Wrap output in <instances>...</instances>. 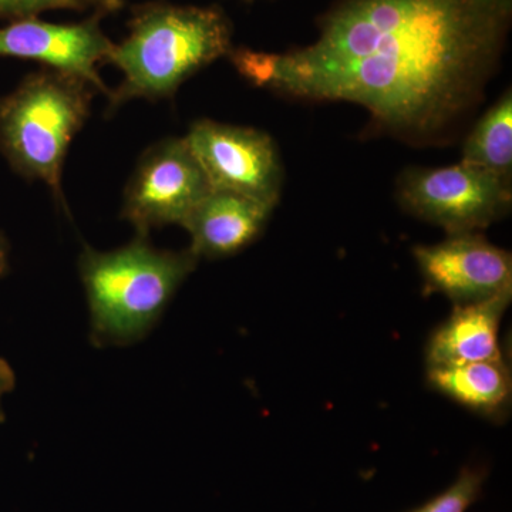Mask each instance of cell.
I'll use <instances>...</instances> for the list:
<instances>
[{
    "instance_id": "cell-1",
    "label": "cell",
    "mask_w": 512,
    "mask_h": 512,
    "mask_svg": "<svg viewBox=\"0 0 512 512\" xmlns=\"http://www.w3.org/2000/svg\"><path fill=\"white\" fill-rule=\"evenodd\" d=\"M512 0H338L315 42L275 53L269 89L346 101L409 143H431L471 113L507 45Z\"/></svg>"
},
{
    "instance_id": "cell-2",
    "label": "cell",
    "mask_w": 512,
    "mask_h": 512,
    "mask_svg": "<svg viewBox=\"0 0 512 512\" xmlns=\"http://www.w3.org/2000/svg\"><path fill=\"white\" fill-rule=\"evenodd\" d=\"M232 23L218 6L147 2L133 8L128 35L109 62L123 73L111 106L173 96L192 74L229 55Z\"/></svg>"
},
{
    "instance_id": "cell-3",
    "label": "cell",
    "mask_w": 512,
    "mask_h": 512,
    "mask_svg": "<svg viewBox=\"0 0 512 512\" xmlns=\"http://www.w3.org/2000/svg\"><path fill=\"white\" fill-rule=\"evenodd\" d=\"M200 259L190 249L160 251L138 237L111 252L86 248L80 275L97 345H128L153 329Z\"/></svg>"
},
{
    "instance_id": "cell-4",
    "label": "cell",
    "mask_w": 512,
    "mask_h": 512,
    "mask_svg": "<svg viewBox=\"0 0 512 512\" xmlns=\"http://www.w3.org/2000/svg\"><path fill=\"white\" fill-rule=\"evenodd\" d=\"M93 94L89 83L52 70L30 74L0 99V151L16 173L43 181L60 200L67 150Z\"/></svg>"
},
{
    "instance_id": "cell-5",
    "label": "cell",
    "mask_w": 512,
    "mask_h": 512,
    "mask_svg": "<svg viewBox=\"0 0 512 512\" xmlns=\"http://www.w3.org/2000/svg\"><path fill=\"white\" fill-rule=\"evenodd\" d=\"M397 200L420 220L448 235L480 232L511 210L512 181L460 161L447 167L404 170Z\"/></svg>"
},
{
    "instance_id": "cell-6",
    "label": "cell",
    "mask_w": 512,
    "mask_h": 512,
    "mask_svg": "<svg viewBox=\"0 0 512 512\" xmlns=\"http://www.w3.org/2000/svg\"><path fill=\"white\" fill-rule=\"evenodd\" d=\"M184 138L212 190L235 192L276 207L284 170L278 148L268 133L198 120Z\"/></svg>"
},
{
    "instance_id": "cell-7",
    "label": "cell",
    "mask_w": 512,
    "mask_h": 512,
    "mask_svg": "<svg viewBox=\"0 0 512 512\" xmlns=\"http://www.w3.org/2000/svg\"><path fill=\"white\" fill-rule=\"evenodd\" d=\"M211 190L185 138H167L141 157L124 192L121 215L147 237L151 228L183 224Z\"/></svg>"
},
{
    "instance_id": "cell-8",
    "label": "cell",
    "mask_w": 512,
    "mask_h": 512,
    "mask_svg": "<svg viewBox=\"0 0 512 512\" xmlns=\"http://www.w3.org/2000/svg\"><path fill=\"white\" fill-rule=\"evenodd\" d=\"M413 255L426 295L441 293L454 305H467L512 292L511 252L495 247L480 232L417 245Z\"/></svg>"
},
{
    "instance_id": "cell-9",
    "label": "cell",
    "mask_w": 512,
    "mask_h": 512,
    "mask_svg": "<svg viewBox=\"0 0 512 512\" xmlns=\"http://www.w3.org/2000/svg\"><path fill=\"white\" fill-rule=\"evenodd\" d=\"M94 13L79 23H50L39 18L13 20L0 28V56L36 60L107 93L97 66L109 62L116 43L103 32Z\"/></svg>"
},
{
    "instance_id": "cell-10",
    "label": "cell",
    "mask_w": 512,
    "mask_h": 512,
    "mask_svg": "<svg viewBox=\"0 0 512 512\" xmlns=\"http://www.w3.org/2000/svg\"><path fill=\"white\" fill-rule=\"evenodd\" d=\"M274 208L235 192L211 190L181 227L191 237L190 251L200 258L218 259L238 254L264 232Z\"/></svg>"
},
{
    "instance_id": "cell-11",
    "label": "cell",
    "mask_w": 512,
    "mask_h": 512,
    "mask_svg": "<svg viewBox=\"0 0 512 512\" xmlns=\"http://www.w3.org/2000/svg\"><path fill=\"white\" fill-rule=\"evenodd\" d=\"M512 292L488 301L454 305L446 322L430 336L427 367L457 366L504 357L500 346L501 320Z\"/></svg>"
},
{
    "instance_id": "cell-12",
    "label": "cell",
    "mask_w": 512,
    "mask_h": 512,
    "mask_svg": "<svg viewBox=\"0 0 512 512\" xmlns=\"http://www.w3.org/2000/svg\"><path fill=\"white\" fill-rule=\"evenodd\" d=\"M427 384L431 390L494 423L510 417L512 375L504 357L466 365L427 367Z\"/></svg>"
},
{
    "instance_id": "cell-13",
    "label": "cell",
    "mask_w": 512,
    "mask_h": 512,
    "mask_svg": "<svg viewBox=\"0 0 512 512\" xmlns=\"http://www.w3.org/2000/svg\"><path fill=\"white\" fill-rule=\"evenodd\" d=\"M461 161L512 181V93L485 111L464 141Z\"/></svg>"
},
{
    "instance_id": "cell-14",
    "label": "cell",
    "mask_w": 512,
    "mask_h": 512,
    "mask_svg": "<svg viewBox=\"0 0 512 512\" xmlns=\"http://www.w3.org/2000/svg\"><path fill=\"white\" fill-rule=\"evenodd\" d=\"M483 468H463L447 490L409 512H466L483 493Z\"/></svg>"
},
{
    "instance_id": "cell-15",
    "label": "cell",
    "mask_w": 512,
    "mask_h": 512,
    "mask_svg": "<svg viewBox=\"0 0 512 512\" xmlns=\"http://www.w3.org/2000/svg\"><path fill=\"white\" fill-rule=\"evenodd\" d=\"M228 57L245 80L254 86L269 89L274 77L275 53L255 52L247 47H232Z\"/></svg>"
},
{
    "instance_id": "cell-16",
    "label": "cell",
    "mask_w": 512,
    "mask_h": 512,
    "mask_svg": "<svg viewBox=\"0 0 512 512\" xmlns=\"http://www.w3.org/2000/svg\"><path fill=\"white\" fill-rule=\"evenodd\" d=\"M82 10L76 0H0V19L36 18L47 10Z\"/></svg>"
},
{
    "instance_id": "cell-17",
    "label": "cell",
    "mask_w": 512,
    "mask_h": 512,
    "mask_svg": "<svg viewBox=\"0 0 512 512\" xmlns=\"http://www.w3.org/2000/svg\"><path fill=\"white\" fill-rule=\"evenodd\" d=\"M76 2L82 10L92 8L100 16L119 12L124 5V0H76Z\"/></svg>"
},
{
    "instance_id": "cell-18",
    "label": "cell",
    "mask_w": 512,
    "mask_h": 512,
    "mask_svg": "<svg viewBox=\"0 0 512 512\" xmlns=\"http://www.w3.org/2000/svg\"><path fill=\"white\" fill-rule=\"evenodd\" d=\"M15 384V377L10 367L0 360V403H2L3 394L10 392ZM3 419L2 407H0V420Z\"/></svg>"
},
{
    "instance_id": "cell-19",
    "label": "cell",
    "mask_w": 512,
    "mask_h": 512,
    "mask_svg": "<svg viewBox=\"0 0 512 512\" xmlns=\"http://www.w3.org/2000/svg\"><path fill=\"white\" fill-rule=\"evenodd\" d=\"M9 266V248L6 244L5 238L0 235V276L8 272Z\"/></svg>"
},
{
    "instance_id": "cell-20",
    "label": "cell",
    "mask_w": 512,
    "mask_h": 512,
    "mask_svg": "<svg viewBox=\"0 0 512 512\" xmlns=\"http://www.w3.org/2000/svg\"><path fill=\"white\" fill-rule=\"evenodd\" d=\"M244 2H254V0H244Z\"/></svg>"
}]
</instances>
